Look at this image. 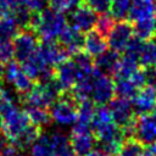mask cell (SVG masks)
<instances>
[{"instance_id": "e575fe53", "label": "cell", "mask_w": 156, "mask_h": 156, "mask_svg": "<svg viewBox=\"0 0 156 156\" xmlns=\"http://www.w3.org/2000/svg\"><path fill=\"white\" fill-rule=\"evenodd\" d=\"M144 76H145V87L156 89V67L144 68Z\"/></svg>"}, {"instance_id": "9a60e30c", "label": "cell", "mask_w": 156, "mask_h": 156, "mask_svg": "<svg viewBox=\"0 0 156 156\" xmlns=\"http://www.w3.org/2000/svg\"><path fill=\"white\" fill-rule=\"evenodd\" d=\"M96 144L91 132H72L69 136V147L77 156H88Z\"/></svg>"}, {"instance_id": "d6986e66", "label": "cell", "mask_w": 156, "mask_h": 156, "mask_svg": "<svg viewBox=\"0 0 156 156\" xmlns=\"http://www.w3.org/2000/svg\"><path fill=\"white\" fill-rule=\"evenodd\" d=\"M154 0H132L130 9L128 12V21H136L143 17L154 15Z\"/></svg>"}, {"instance_id": "484cf974", "label": "cell", "mask_w": 156, "mask_h": 156, "mask_svg": "<svg viewBox=\"0 0 156 156\" xmlns=\"http://www.w3.org/2000/svg\"><path fill=\"white\" fill-rule=\"evenodd\" d=\"M95 110H96V106L90 99L78 102V110H77L78 116H77V122L76 123L90 127V123L93 121Z\"/></svg>"}, {"instance_id": "7c38bea8", "label": "cell", "mask_w": 156, "mask_h": 156, "mask_svg": "<svg viewBox=\"0 0 156 156\" xmlns=\"http://www.w3.org/2000/svg\"><path fill=\"white\" fill-rule=\"evenodd\" d=\"M38 54L39 56L51 67L58 66L61 62L69 58V54L55 40H46L39 41L38 45Z\"/></svg>"}, {"instance_id": "ab89813d", "label": "cell", "mask_w": 156, "mask_h": 156, "mask_svg": "<svg viewBox=\"0 0 156 156\" xmlns=\"http://www.w3.org/2000/svg\"><path fill=\"white\" fill-rule=\"evenodd\" d=\"M56 156H77V155L72 151V149H71V147H68V149H66V150H63V151L58 152Z\"/></svg>"}, {"instance_id": "f546056e", "label": "cell", "mask_w": 156, "mask_h": 156, "mask_svg": "<svg viewBox=\"0 0 156 156\" xmlns=\"http://www.w3.org/2000/svg\"><path fill=\"white\" fill-rule=\"evenodd\" d=\"M115 23H116L115 18L110 13H102V15L98 16V20L95 23V30L99 34H101L104 38H107V35L111 32Z\"/></svg>"}, {"instance_id": "603a6c76", "label": "cell", "mask_w": 156, "mask_h": 156, "mask_svg": "<svg viewBox=\"0 0 156 156\" xmlns=\"http://www.w3.org/2000/svg\"><path fill=\"white\" fill-rule=\"evenodd\" d=\"M139 65L143 68L156 67V39L145 40L139 56Z\"/></svg>"}, {"instance_id": "4316f807", "label": "cell", "mask_w": 156, "mask_h": 156, "mask_svg": "<svg viewBox=\"0 0 156 156\" xmlns=\"http://www.w3.org/2000/svg\"><path fill=\"white\" fill-rule=\"evenodd\" d=\"M138 88L129 79H115V95L132 100L138 93Z\"/></svg>"}, {"instance_id": "44dd1931", "label": "cell", "mask_w": 156, "mask_h": 156, "mask_svg": "<svg viewBox=\"0 0 156 156\" xmlns=\"http://www.w3.org/2000/svg\"><path fill=\"white\" fill-rule=\"evenodd\" d=\"M20 29L21 28L12 15L0 17V43L12 41Z\"/></svg>"}, {"instance_id": "83f0119b", "label": "cell", "mask_w": 156, "mask_h": 156, "mask_svg": "<svg viewBox=\"0 0 156 156\" xmlns=\"http://www.w3.org/2000/svg\"><path fill=\"white\" fill-rule=\"evenodd\" d=\"M144 145L134 138H128L121 146L117 156H143Z\"/></svg>"}, {"instance_id": "7bdbcfd3", "label": "cell", "mask_w": 156, "mask_h": 156, "mask_svg": "<svg viewBox=\"0 0 156 156\" xmlns=\"http://www.w3.org/2000/svg\"><path fill=\"white\" fill-rule=\"evenodd\" d=\"M1 104H2V99H1V95H0V111H1Z\"/></svg>"}, {"instance_id": "9c48e42d", "label": "cell", "mask_w": 156, "mask_h": 156, "mask_svg": "<svg viewBox=\"0 0 156 156\" xmlns=\"http://www.w3.org/2000/svg\"><path fill=\"white\" fill-rule=\"evenodd\" d=\"M54 78H55L56 83L58 84L62 93L71 91L74 88L76 83L78 82L79 73H78V68H77L76 63L72 61V58L71 60L67 58L66 61L61 62L58 66L55 67Z\"/></svg>"}, {"instance_id": "5b68a950", "label": "cell", "mask_w": 156, "mask_h": 156, "mask_svg": "<svg viewBox=\"0 0 156 156\" xmlns=\"http://www.w3.org/2000/svg\"><path fill=\"white\" fill-rule=\"evenodd\" d=\"M13 57L18 63L29 58L38 49L39 39L30 29H21L12 40Z\"/></svg>"}, {"instance_id": "ac0fdd59", "label": "cell", "mask_w": 156, "mask_h": 156, "mask_svg": "<svg viewBox=\"0 0 156 156\" xmlns=\"http://www.w3.org/2000/svg\"><path fill=\"white\" fill-rule=\"evenodd\" d=\"M132 23H133L134 35L138 37L139 39H141L143 41L154 38V35L156 33V18L154 15L139 18Z\"/></svg>"}, {"instance_id": "836d02e7", "label": "cell", "mask_w": 156, "mask_h": 156, "mask_svg": "<svg viewBox=\"0 0 156 156\" xmlns=\"http://www.w3.org/2000/svg\"><path fill=\"white\" fill-rule=\"evenodd\" d=\"M13 58V45L12 41L0 43V63L6 65Z\"/></svg>"}, {"instance_id": "2e32d148", "label": "cell", "mask_w": 156, "mask_h": 156, "mask_svg": "<svg viewBox=\"0 0 156 156\" xmlns=\"http://www.w3.org/2000/svg\"><path fill=\"white\" fill-rule=\"evenodd\" d=\"M107 49V41L106 38H104L101 34H99L95 29H91L87 32L84 35V45L83 51L87 52L90 57H96L101 55Z\"/></svg>"}, {"instance_id": "30bf717a", "label": "cell", "mask_w": 156, "mask_h": 156, "mask_svg": "<svg viewBox=\"0 0 156 156\" xmlns=\"http://www.w3.org/2000/svg\"><path fill=\"white\" fill-rule=\"evenodd\" d=\"M96 20H98V13H95L83 1L78 6H76L68 16V21L71 23L69 26L74 27L82 33H87L95 27Z\"/></svg>"}, {"instance_id": "74e56055", "label": "cell", "mask_w": 156, "mask_h": 156, "mask_svg": "<svg viewBox=\"0 0 156 156\" xmlns=\"http://www.w3.org/2000/svg\"><path fill=\"white\" fill-rule=\"evenodd\" d=\"M9 143V140L6 139V136L1 133V130H0V156L2 155V149H4V146L6 145Z\"/></svg>"}, {"instance_id": "ffe728a7", "label": "cell", "mask_w": 156, "mask_h": 156, "mask_svg": "<svg viewBox=\"0 0 156 156\" xmlns=\"http://www.w3.org/2000/svg\"><path fill=\"white\" fill-rule=\"evenodd\" d=\"M138 69H139V61L136 58L122 55L113 73V77L115 79H128Z\"/></svg>"}, {"instance_id": "8992f818", "label": "cell", "mask_w": 156, "mask_h": 156, "mask_svg": "<svg viewBox=\"0 0 156 156\" xmlns=\"http://www.w3.org/2000/svg\"><path fill=\"white\" fill-rule=\"evenodd\" d=\"M4 78L7 83H10L15 91L18 94L20 99L24 96L34 85V80H32L22 69L21 65L17 61H10L5 65V74Z\"/></svg>"}, {"instance_id": "7a4b0ae2", "label": "cell", "mask_w": 156, "mask_h": 156, "mask_svg": "<svg viewBox=\"0 0 156 156\" xmlns=\"http://www.w3.org/2000/svg\"><path fill=\"white\" fill-rule=\"evenodd\" d=\"M29 124L30 121L24 110L17 107L15 102L2 99L0 111V130L10 143H13Z\"/></svg>"}, {"instance_id": "d6a6232c", "label": "cell", "mask_w": 156, "mask_h": 156, "mask_svg": "<svg viewBox=\"0 0 156 156\" xmlns=\"http://www.w3.org/2000/svg\"><path fill=\"white\" fill-rule=\"evenodd\" d=\"M95 13H110L111 0H82Z\"/></svg>"}, {"instance_id": "cb8c5ba5", "label": "cell", "mask_w": 156, "mask_h": 156, "mask_svg": "<svg viewBox=\"0 0 156 156\" xmlns=\"http://www.w3.org/2000/svg\"><path fill=\"white\" fill-rule=\"evenodd\" d=\"M28 156H56L51 146L49 134H40L37 141L29 147Z\"/></svg>"}, {"instance_id": "6da1fadb", "label": "cell", "mask_w": 156, "mask_h": 156, "mask_svg": "<svg viewBox=\"0 0 156 156\" xmlns=\"http://www.w3.org/2000/svg\"><path fill=\"white\" fill-rule=\"evenodd\" d=\"M66 27L67 17L65 13L51 7H46L33 16L29 29L37 34L39 41H46L58 38Z\"/></svg>"}, {"instance_id": "7402d4cb", "label": "cell", "mask_w": 156, "mask_h": 156, "mask_svg": "<svg viewBox=\"0 0 156 156\" xmlns=\"http://www.w3.org/2000/svg\"><path fill=\"white\" fill-rule=\"evenodd\" d=\"M41 134V128H39L38 126L34 124H29L22 133L21 135L13 141V144L20 149V150H26L29 149L35 141L40 136Z\"/></svg>"}, {"instance_id": "1f68e13d", "label": "cell", "mask_w": 156, "mask_h": 156, "mask_svg": "<svg viewBox=\"0 0 156 156\" xmlns=\"http://www.w3.org/2000/svg\"><path fill=\"white\" fill-rule=\"evenodd\" d=\"M82 2V0H48L49 7L60 11V12H67L72 11L76 6H78Z\"/></svg>"}, {"instance_id": "ba28073f", "label": "cell", "mask_w": 156, "mask_h": 156, "mask_svg": "<svg viewBox=\"0 0 156 156\" xmlns=\"http://www.w3.org/2000/svg\"><path fill=\"white\" fill-rule=\"evenodd\" d=\"M108 110L113 122L122 129L134 121V108L132 101L124 98L116 96L108 102Z\"/></svg>"}, {"instance_id": "d4e9b609", "label": "cell", "mask_w": 156, "mask_h": 156, "mask_svg": "<svg viewBox=\"0 0 156 156\" xmlns=\"http://www.w3.org/2000/svg\"><path fill=\"white\" fill-rule=\"evenodd\" d=\"M24 111L32 124L38 126L39 128L45 127L50 123V113L46 108L37 107V106H24Z\"/></svg>"}, {"instance_id": "277c9868", "label": "cell", "mask_w": 156, "mask_h": 156, "mask_svg": "<svg viewBox=\"0 0 156 156\" xmlns=\"http://www.w3.org/2000/svg\"><path fill=\"white\" fill-rule=\"evenodd\" d=\"M115 98V82L107 74L94 69L90 100L95 105H106Z\"/></svg>"}, {"instance_id": "ee69618b", "label": "cell", "mask_w": 156, "mask_h": 156, "mask_svg": "<svg viewBox=\"0 0 156 156\" xmlns=\"http://www.w3.org/2000/svg\"><path fill=\"white\" fill-rule=\"evenodd\" d=\"M18 156H21V155H18Z\"/></svg>"}, {"instance_id": "b9f144b4", "label": "cell", "mask_w": 156, "mask_h": 156, "mask_svg": "<svg viewBox=\"0 0 156 156\" xmlns=\"http://www.w3.org/2000/svg\"><path fill=\"white\" fill-rule=\"evenodd\" d=\"M154 16H155V18H156V6L154 7Z\"/></svg>"}, {"instance_id": "60d3db41", "label": "cell", "mask_w": 156, "mask_h": 156, "mask_svg": "<svg viewBox=\"0 0 156 156\" xmlns=\"http://www.w3.org/2000/svg\"><path fill=\"white\" fill-rule=\"evenodd\" d=\"M152 115H154V116H155V117H156V106H155V108H154V110H152Z\"/></svg>"}, {"instance_id": "52a82bcc", "label": "cell", "mask_w": 156, "mask_h": 156, "mask_svg": "<svg viewBox=\"0 0 156 156\" xmlns=\"http://www.w3.org/2000/svg\"><path fill=\"white\" fill-rule=\"evenodd\" d=\"M134 37V29L133 23L128 20H121L115 23L111 32L108 33L106 41L107 46L116 51V52H123L126 46L128 45L129 40Z\"/></svg>"}, {"instance_id": "d590c367", "label": "cell", "mask_w": 156, "mask_h": 156, "mask_svg": "<svg viewBox=\"0 0 156 156\" xmlns=\"http://www.w3.org/2000/svg\"><path fill=\"white\" fill-rule=\"evenodd\" d=\"M16 0H0V17L11 15Z\"/></svg>"}, {"instance_id": "4dcf8cb0", "label": "cell", "mask_w": 156, "mask_h": 156, "mask_svg": "<svg viewBox=\"0 0 156 156\" xmlns=\"http://www.w3.org/2000/svg\"><path fill=\"white\" fill-rule=\"evenodd\" d=\"M49 136H50L51 146H52L56 155L69 147V138H67L66 134L60 133V132H55V133L49 134Z\"/></svg>"}, {"instance_id": "e0dca14e", "label": "cell", "mask_w": 156, "mask_h": 156, "mask_svg": "<svg viewBox=\"0 0 156 156\" xmlns=\"http://www.w3.org/2000/svg\"><path fill=\"white\" fill-rule=\"evenodd\" d=\"M119 52H116L113 50H106L104 51L101 55L96 56L94 60V67L95 69H98L99 72L107 74V76H113L116 67L119 62Z\"/></svg>"}, {"instance_id": "f1b7e54d", "label": "cell", "mask_w": 156, "mask_h": 156, "mask_svg": "<svg viewBox=\"0 0 156 156\" xmlns=\"http://www.w3.org/2000/svg\"><path fill=\"white\" fill-rule=\"evenodd\" d=\"M132 0H111L110 15L115 20H126L130 9Z\"/></svg>"}, {"instance_id": "3957f363", "label": "cell", "mask_w": 156, "mask_h": 156, "mask_svg": "<svg viewBox=\"0 0 156 156\" xmlns=\"http://www.w3.org/2000/svg\"><path fill=\"white\" fill-rule=\"evenodd\" d=\"M78 101L71 91L63 93L50 107L49 113L51 121L58 126H73L78 116Z\"/></svg>"}, {"instance_id": "5bb4252c", "label": "cell", "mask_w": 156, "mask_h": 156, "mask_svg": "<svg viewBox=\"0 0 156 156\" xmlns=\"http://www.w3.org/2000/svg\"><path fill=\"white\" fill-rule=\"evenodd\" d=\"M130 101L134 112L138 116L150 113L156 106V89L150 87H144L138 90V93Z\"/></svg>"}, {"instance_id": "8fae6325", "label": "cell", "mask_w": 156, "mask_h": 156, "mask_svg": "<svg viewBox=\"0 0 156 156\" xmlns=\"http://www.w3.org/2000/svg\"><path fill=\"white\" fill-rule=\"evenodd\" d=\"M134 139L144 146L156 141V117L154 115H139L134 121Z\"/></svg>"}, {"instance_id": "8d00e7d4", "label": "cell", "mask_w": 156, "mask_h": 156, "mask_svg": "<svg viewBox=\"0 0 156 156\" xmlns=\"http://www.w3.org/2000/svg\"><path fill=\"white\" fill-rule=\"evenodd\" d=\"M143 156H156V141L144 146Z\"/></svg>"}, {"instance_id": "4fadbf2b", "label": "cell", "mask_w": 156, "mask_h": 156, "mask_svg": "<svg viewBox=\"0 0 156 156\" xmlns=\"http://www.w3.org/2000/svg\"><path fill=\"white\" fill-rule=\"evenodd\" d=\"M57 43L69 54V56L83 51V45H84V35L82 32L76 29L72 26H67L61 34L57 38Z\"/></svg>"}, {"instance_id": "f35d334b", "label": "cell", "mask_w": 156, "mask_h": 156, "mask_svg": "<svg viewBox=\"0 0 156 156\" xmlns=\"http://www.w3.org/2000/svg\"><path fill=\"white\" fill-rule=\"evenodd\" d=\"M88 156H110V155L106 154V152H104V151L100 150V149H94Z\"/></svg>"}]
</instances>
